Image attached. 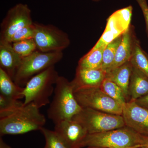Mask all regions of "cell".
I'll list each match as a JSON object with an SVG mask.
<instances>
[{
    "label": "cell",
    "instance_id": "cell-17",
    "mask_svg": "<svg viewBox=\"0 0 148 148\" xmlns=\"http://www.w3.org/2000/svg\"><path fill=\"white\" fill-rule=\"evenodd\" d=\"M148 93V77L132 66L129 85L130 101H135Z\"/></svg>",
    "mask_w": 148,
    "mask_h": 148
},
{
    "label": "cell",
    "instance_id": "cell-7",
    "mask_svg": "<svg viewBox=\"0 0 148 148\" xmlns=\"http://www.w3.org/2000/svg\"><path fill=\"white\" fill-rule=\"evenodd\" d=\"M75 98L82 108H89L122 115L123 106L106 94L101 87H84L74 90Z\"/></svg>",
    "mask_w": 148,
    "mask_h": 148
},
{
    "label": "cell",
    "instance_id": "cell-32",
    "mask_svg": "<svg viewBox=\"0 0 148 148\" xmlns=\"http://www.w3.org/2000/svg\"><path fill=\"white\" fill-rule=\"evenodd\" d=\"M87 148H106L102 147H88Z\"/></svg>",
    "mask_w": 148,
    "mask_h": 148
},
{
    "label": "cell",
    "instance_id": "cell-3",
    "mask_svg": "<svg viewBox=\"0 0 148 148\" xmlns=\"http://www.w3.org/2000/svg\"><path fill=\"white\" fill-rule=\"evenodd\" d=\"M143 135L125 127L106 132L88 134L80 148H140Z\"/></svg>",
    "mask_w": 148,
    "mask_h": 148
},
{
    "label": "cell",
    "instance_id": "cell-31",
    "mask_svg": "<svg viewBox=\"0 0 148 148\" xmlns=\"http://www.w3.org/2000/svg\"><path fill=\"white\" fill-rule=\"evenodd\" d=\"M93 2H98L101 1H103V0H91Z\"/></svg>",
    "mask_w": 148,
    "mask_h": 148
},
{
    "label": "cell",
    "instance_id": "cell-11",
    "mask_svg": "<svg viewBox=\"0 0 148 148\" xmlns=\"http://www.w3.org/2000/svg\"><path fill=\"white\" fill-rule=\"evenodd\" d=\"M122 116L125 126L148 137V109L139 106L135 101H130L123 106Z\"/></svg>",
    "mask_w": 148,
    "mask_h": 148
},
{
    "label": "cell",
    "instance_id": "cell-16",
    "mask_svg": "<svg viewBox=\"0 0 148 148\" xmlns=\"http://www.w3.org/2000/svg\"><path fill=\"white\" fill-rule=\"evenodd\" d=\"M132 65L130 61L106 72V78L116 84L121 88L127 99L129 95V85Z\"/></svg>",
    "mask_w": 148,
    "mask_h": 148
},
{
    "label": "cell",
    "instance_id": "cell-33",
    "mask_svg": "<svg viewBox=\"0 0 148 148\" xmlns=\"http://www.w3.org/2000/svg\"><path fill=\"white\" fill-rule=\"evenodd\" d=\"M145 54H146V56H147V58H148V53H146L145 51Z\"/></svg>",
    "mask_w": 148,
    "mask_h": 148
},
{
    "label": "cell",
    "instance_id": "cell-26",
    "mask_svg": "<svg viewBox=\"0 0 148 148\" xmlns=\"http://www.w3.org/2000/svg\"><path fill=\"white\" fill-rule=\"evenodd\" d=\"M35 34V25L33 23L19 29L12 37L11 43L31 39H34Z\"/></svg>",
    "mask_w": 148,
    "mask_h": 148
},
{
    "label": "cell",
    "instance_id": "cell-25",
    "mask_svg": "<svg viewBox=\"0 0 148 148\" xmlns=\"http://www.w3.org/2000/svg\"><path fill=\"white\" fill-rule=\"evenodd\" d=\"M12 45L14 50L22 58L29 56L38 50L34 39L12 43Z\"/></svg>",
    "mask_w": 148,
    "mask_h": 148
},
{
    "label": "cell",
    "instance_id": "cell-10",
    "mask_svg": "<svg viewBox=\"0 0 148 148\" xmlns=\"http://www.w3.org/2000/svg\"><path fill=\"white\" fill-rule=\"evenodd\" d=\"M33 23L29 6L21 3L16 4L9 10L1 23L0 41L10 43L12 37L16 32Z\"/></svg>",
    "mask_w": 148,
    "mask_h": 148
},
{
    "label": "cell",
    "instance_id": "cell-9",
    "mask_svg": "<svg viewBox=\"0 0 148 148\" xmlns=\"http://www.w3.org/2000/svg\"><path fill=\"white\" fill-rule=\"evenodd\" d=\"M133 8L130 5L114 12L107 19L105 31L90 51L106 46L117 37L123 35L131 26Z\"/></svg>",
    "mask_w": 148,
    "mask_h": 148
},
{
    "label": "cell",
    "instance_id": "cell-29",
    "mask_svg": "<svg viewBox=\"0 0 148 148\" xmlns=\"http://www.w3.org/2000/svg\"><path fill=\"white\" fill-rule=\"evenodd\" d=\"M140 148H148V137L143 135L142 145Z\"/></svg>",
    "mask_w": 148,
    "mask_h": 148
},
{
    "label": "cell",
    "instance_id": "cell-19",
    "mask_svg": "<svg viewBox=\"0 0 148 148\" xmlns=\"http://www.w3.org/2000/svg\"><path fill=\"white\" fill-rule=\"evenodd\" d=\"M106 46L102 47L94 50L89 51L80 59L77 67L86 69H101L103 51Z\"/></svg>",
    "mask_w": 148,
    "mask_h": 148
},
{
    "label": "cell",
    "instance_id": "cell-20",
    "mask_svg": "<svg viewBox=\"0 0 148 148\" xmlns=\"http://www.w3.org/2000/svg\"><path fill=\"white\" fill-rule=\"evenodd\" d=\"M132 66L140 70L148 77V58L145 52L142 49L140 41L137 40L130 60Z\"/></svg>",
    "mask_w": 148,
    "mask_h": 148
},
{
    "label": "cell",
    "instance_id": "cell-8",
    "mask_svg": "<svg viewBox=\"0 0 148 148\" xmlns=\"http://www.w3.org/2000/svg\"><path fill=\"white\" fill-rule=\"evenodd\" d=\"M34 24V39L38 50L44 52L62 51L70 45L69 35L58 27L51 24Z\"/></svg>",
    "mask_w": 148,
    "mask_h": 148
},
{
    "label": "cell",
    "instance_id": "cell-21",
    "mask_svg": "<svg viewBox=\"0 0 148 148\" xmlns=\"http://www.w3.org/2000/svg\"><path fill=\"white\" fill-rule=\"evenodd\" d=\"M100 87L106 94L117 101L123 107L127 103L126 98L121 88L112 81L105 78Z\"/></svg>",
    "mask_w": 148,
    "mask_h": 148
},
{
    "label": "cell",
    "instance_id": "cell-27",
    "mask_svg": "<svg viewBox=\"0 0 148 148\" xmlns=\"http://www.w3.org/2000/svg\"><path fill=\"white\" fill-rule=\"evenodd\" d=\"M140 7L145 21L146 32L148 38V3L147 0H135Z\"/></svg>",
    "mask_w": 148,
    "mask_h": 148
},
{
    "label": "cell",
    "instance_id": "cell-1",
    "mask_svg": "<svg viewBox=\"0 0 148 148\" xmlns=\"http://www.w3.org/2000/svg\"><path fill=\"white\" fill-rule=\"evenodd\" d=\"M34 103L24 105L9 115L0 118V136L18 135L40 130L46 119Z\"/></svg>",
    "mask_w": 148,
    "mask_h": 148
},
{
    "label": "cell",
    "instance_id": "cell-14",
    "mask_svg": "<svg viewBox=\"0 0 148 148\" xmlns=\"http://www.w3.org/2000/svg\"><path fill=\"white\" fill-rule=\"evenodd\" d=\"M106 72L102 69H86L77 67L75 76L72 81L74 90L84 87L101 86L106 78Z\"/></svg>",
    "mask_w": 148,
    "mask_h": 148
},
{
    "label": "cell",
    "instance_id": "cell-23",
    "mask_svg": "<svg viewBox=\"0 0 148 148\" xmlns=\"http://www.w3.org/2000/svg\"><path fill=\"white\" fill-rule=\"evenodd\" d=\"M24 105L19 100L8 98L0 94V118L8 116Z\"/></svg>",
    "mask_w": 148,
    "mask_h": 148
},
{
    "label": "cell",
    "instance_id": "cell-5",
    "mask_svg": "<svg viewBox=\"0 0 148 148\" xmlns=\"http://www.w3.org/2000/svg\"><path fill=\"white\" fill-rule=\"evenodd\" d=\"M63 57L62 51L44 52L37 50L29 56L22 58L14 82L18 86L24 87L32 77L55 66Z\"/></svg>",
    "mask_w": 148,
    "mask_h": 148
},
{
    "label": "cell",
    "instance_id": "cell-13",
    "mask_svg": "<svg viewBox=\"0 0 148 148\" xmlns=\"http://www.w3.org/2000/svg\"><path fill=\"white\" fill-rule=\"evenodd\" d=\"M138 39L135 35L134 27L131 25L129 29L123 35L122 39L117 49L113 63L106 72L130 61L135 42Z\"/></svg>",
    "mask_w": 148,
    "mask_h": 148
},
{
    "label": "cell",
    "instance_id": "cell-24",
    "mask_svg": "<svg viewBox=\"0 0 148 148\" xmlns=\"http://www.w3.org/2000/svg\"><path fill=\"white\" fill-rule=\"evenodd\" d=\"M45 139L44 148H69L54 130L43 127L40 130Z\"/></svg>",
    "mask_w": 148,
    "mask_h": 148
},
{
    "label": "cell",
    "instance_id": "cell-22",
    "mask_svg": "<svg viewBox=\"0 0 148 148\" xmlns=\"http://www.w3.org/2000/svg\"><path fill=\"white\" fill-rule=\"evenodd\" d=\"M123 35L117 37L106 45L103 53L101 69L107 71L113 63L117 49L122 39Z\"/></svg>",
    "mask_w": 148,
    "mask_h": 148
},
{
    "label": "cell",
    "instance_id": "cell-30",
    "mask_svg": "<svg viewBox=\"0 0 148 148\" xmlns=\"http://www.w3.org/2000/svg\"><path fill=\"white\" fill-rule=\"evenodd\" d=\"M0 148H12L10 146L5 143L2 137H0Z\"/></svg>",
    "mask_w": 148,
    "mask_h": 148
},
{
    "label": "cell",
    "instance_id": "cell-6",
    "mask_svg": "<svg viewBox=\"0 0 148 148\" xmlns=\"http://www.w3.org/2000/svg\"><path fill=\"white\" fill-rule=\"evenodd\" d=\"M72 119L82 125L88 134L106 132L125 126L122 116L89 108H82Z\"/></svg>",
    "mask_w": 148,
    "mask_h": 148
},
{
    "label": "cell",
    "instance_id": "cell-15",
    "mask_svg": "<svg viewBox=\"0 0 148 148\" xmlns=\"http://www.w3.org/2000/svg\"><path fill=\"white\" fill-rule=\"evenodd\" d=\"M22 58L15 52L12 43L0 41V69L14 81Z\"/></svg>",
    "mask_w": 148,
    "mask_h": 148
},
{
    "label": "cell",
    "instance_id": "cell-28",
    "mask_svg": "<svg viewBox=\"0 0 148 148\" xmlns=\"http://www.w3.org/2000/svg\"><path fill=\"white\" fill-rule=\"evenodd\" d=\"M134 101L139 106L148 109V93Z\"/></svg>",
    "mask_w": 148,
    "mask_h": 148
},
{
    "label": "cell",
    "instance_id": "cell-2",
    "mask_svg": "<svg viewBox=\"0 0 148 148\" xmlns=\"http://www.w3.org/2000/svg\"><path fill=\"white\" fill-rule=\"evenodd\" d=\"M53 100L47 111L49 118L54 124L71 119L82 110L74 95L72 82L59 76L55 85Z\"/></svg>",
    "mask_w": 148,
    "mask_h": 148
},
{
    "label": "cell",
    "instance_id": "cell-4",
    "mask_svg": "<svg viewBox=\"0 0 148 148\" xmlns=\"http://www.w3.org/2000/svg\"><path fill=\"white\" fill-rule=\"evenodd\" d=\"M59 76L54 66L32 77L24 87V105L33 103L40 108L50 103Z\"/></svg>",
    "mask_w": 148,
    "mask_h": 148
},
{
    "label": "cell",
    "instance_id": "cell-12",
    "mask_svg": "<svg viewBox=\"0 0 148 148\" xmlns=\"http://www.w3.org/2000/svg\"><path fill=\"white\" fill-rule=\"evenodd\" d=\"M54 125V131L69 148H80L81 143L88 134L82 125L73 119L66 120Z\"/></svg>",
    "mask_w": 148,
    "mask_h": 148
},
{
    "label": "cell",
    "instance_id": "cell-18",
    "mask_svg": "<svg viewBox=\"0 0 148 148\" xmlns=\"http://www.w3.org/2000/svg\"><path fill=\"white\" fill-rule=\"evenodd\" d=\"M24 87L18 86L3 70L0 69V92L1 95L16 100L24 98Z\"/></svg>",
    "mask_w": 148,
    "mask_h": 148
}]
</instances>
